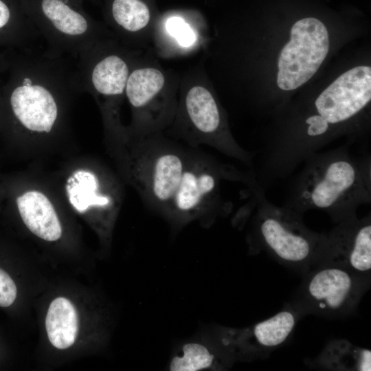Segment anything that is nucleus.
Here are the masks:
<instances>
[{"label": "nucleus", "mask_w": 371, "mask_h": 371, "mask_svg": "<svg viewBox=\"0 0 371 371\" xmlns=\"http://www.w3.org/2000/svg\"><path fill=\"white\" fill-rule=\"evenodd\" d=\"M129 142L115 148L126 177L146 206L175 230L194 221L209 227L228 215L232 203L223 198L224 182L258 183L254 173L223 164L198 147L142 137Z\"/></svg>", "instance_id": "1"}, {"label": "nucleus", "mask_w": 371, "mask_h": 371, "mask_svg": "<svg viewBox=\"0 0 371 371\" xmlns=\"http://www.w3.org/2000/svg\"><path fill=\"white\" fill-rule=\"evenodd\" d=\"M302 163L284 205L301 214L319 210L337 223L357 215L361 205L370 203V157H355L348 146H341L316 152Z\"/></svg>", "instance_id": "2"}, {"label": "nucleus", "mask_w": 371, "mask_h": 371, "mask_svg": "<svg viewBox=\"0 0 371 371\" xmlns=\"http://www.w3.org/2000/svg\"><path fill=\"white\" fill-rule=\"evenodd\" d=\"M256 204L247 236L249 251H264L279 263L302 274L318 260L325 233L310 229L302 214L269 201L260 185L252 188Z\"/></svg>", "instance_id": "3"}, {"label": "nucleus", "mask_w": 371, "mask_h": 371, "mask_svg": "<svg viewBox=\"0 0 371 371\" xmlns=\"http://www.w3.org/2000/svg\"><path fill=\"white\" fill-rule=\"evenodd\" d=\"M47 49L78 58L98 43L99 28L83 0H20Z\"/></svg>", "instance_id": "4"}, {"label": "nucleus", "mask_w": 371, "mask_h": 371, "mask_svg": "<svg viewBox=\"0 0 371 371\" xmlns=\"http://www.w3.org/2000/svg\"><path fill=\"white\" fill-rule=\"evenodd\" d=\"M292 302L303 315L328 319L352 315L370 287V276L333 265H318L304 273Z\"/></svg>", "instance_id": "5"}, {"label": "nucleus", "mask_w": 371, "mask_h": 371, "mask_svg": "<svg viewBox=\"0 0 371 371\" xmlns=\"http://www.w3.org/2000/svg\"><path fill=\"white\" fill-rule=\"evenodd\" d=\"M304 317L292 302L267 319L244 328L215 326L214 333L233 355L236 362H251L269 357L284 344Z\"/></svg>", "instance_id": "6"}, {"label": "nucleus", "mask_w": 371, "mask_h": 371, "mask_svg": "<svg viewBox=\"0 0 371 371\" xmlns=\"http://www.w3.org/2000/svg\"><path fill=\"white\" fill-rule=\"evenodd\" d=\"M328 49V33L322 21L312 17L297 21L278 58L279 88L291 91L306 82L316 73Z\"/></svg>", "instance_id": "7"}, {"label": "nucleus", "mask_w": 371, "mask_h": 371, "mask_svg": "<svg viewBox=\"0 0 371 371\" xmlns=\"http://www.w3.org/2000/svg\"><path fill=\"white\" fill-rule=\"evenodd\" d=\"M333 265L371 277V216L357 215L335 223L325 233L315 267Z\"/></svg>", "instance_id": "8"}, {"label": "nucleus", "mask_w": 371, "mask_h": 371, "mask_svg": "<svg viewBox=\"0 0 371 371\" xmlns=\"http://www.w3.org/2000/svg\"><path fill=\"white\" fill-rule=\"evenodd\" d=\"M371 99V68L359 66L339 76L315 99V113L333 126L358 115Z\"/></svg>", "instance_id": "9"}, {"label": "nucleus", "mask_w": 371, "mask_h": 371, "mask_svg": "<svg viewBox=\"0 0 371 371\" xmlns=\"http://www.w3.org/2000/svg\"><path fill=\"white\" fill-rule=\"evenodd\" d=\"M76 70L81 91L104 98L120 96L130 74L127 62L120 55H104L98 43L77 58Z\"/></svg>", "instance_id": "10"}, {"label": "nucleus", "mask_w": 371, "mask_h": 371, "mask_svg": "<svg viewBox=\"0 0 371 371\" xmlns=\"http://www.w3.org/2000/svg\"><path fill=\"white\" fill-rule=\"evenodd\" d=\"M66 190L70 204L77 212L98 215L102 238L109 241L120 203L115 188L104 183L95 172L80 169L69 177Z\"/></svg>", "instance_id": "11"}, {"label": "nucleus", "mask_w": 371, "mask_h": 371, "mask_svg": "<svg viewBox=\"0 0 371 371\" xmlns=\"http://www.w3.org/2000/svg\"><path fill=\"white\" fill-rule=\"evenodd\" d=\"M235 362L212 328L177 346L168 368L172 371L227 370Z\"/></svg>", "instance_id": "12"}, {"label": "nucleus", "mask_w": 371, "mask_h": 371, "mask_svg": "<svg viewBox=\"0 0 371 371\" xmlns=\"http://www.w3.org/2000/svg\"><path fill=\"white\" fill-rule=\"evenodd\" d=\"M82 314L76 302L67 295H58L49 302L44 327L50 346L60 352L74 348L81 336Z\"/></svg>", "instance_id": "13"}, {"label": "nucleus", "mask_w": 371, "mask_h": 371, "mask_svg": "<svg viewBox=\"0 0 371 371\" xmlns=\"http://www.w3.org/2000/svg\"><path fill=\"white\" fill-rule=\"evenodd\" d=\"M19 215L27 229L47 243L60 240L63 227L52 201L44 192L29 190L16 199Z\"/></svg>", "instance_id": "14"}, {"label": "nucleus", "mask_w": 371, "mask_h": 371, "mask_svg": "<svg viewBox=\"0 0 371 371\" xmlns=\"http://www.w3.org/2000/svg\"><path fill=\"white\" fill-rule=\"evenodd\" d=\"M307 364L313 368L335 371H370L371 351L346 339H333L319 355Z\"/></svg>", "instance_id": "15"}, {"label": "nucleus", "mask_w": 371, "mask_h": 371, "mask_svg": "<svg viewBox=\"0 0 371 371\" xmlns=\"http://www.w3.org/2000/svg\"><path fill=\"white\" fill-rule=\"evenodd\" d=\"M164 85L162 73L155 68L133 71L128 78L125 93L131 105L135 109L146 107Z\"/></svg>", "instance_id": "16"}, {"label": "nucleus", "mask_w": 371, "mask_h": 371, "mask_svg": "<svg viewBox=\"0 0 371 371\" xmlns=\"http://www.w3.org/2000/svg\"><path fill=\"white\" fill-rule=\"evenodd\" d=\"M110 14L113 23L127 32H136L148 24L150 11L141 0H112Z\"/></svg>", "instance_id": "17"}, {"label": "nucleus", "mask_w": 371, "mask_h": 371, "mask_svg": "<svg viewBox=\"0 0 371 371\" xmlns=\"http://www.w3.org/2000/svg\"><path fill=\"white\" fill-rule=\"evenodd\" d=\"M10 27L34 43L41 38L39 32L25 13L20 0H0V31Z\"/></svg>", "instance_id": "18"}, {"label": "nucleus", "mask_w": 371, "mask_h": 371, "mask_svg": "<svg viewBox=\"0 0 371 371\" xmlns=\"http://www.w3.org/2000/svg\"><path fill=\"white\" fill-rule=\"evenodd\" d=\"M166 28L182 47H190L196 40L193 30L179 17L170 18L166 22Z\"/></svg>", "instance_id": "19"}, {"label": "nucleus", "mask_w": 371, "mask_h": 371, "mask_svg": "<svg viewBox=\"0 0 371 371\" xmlns=\"http://www.w3.org/2000/svg\"><path fill=\"white\" fill-rule=\"evenodd\" d=\"M18 289L10 276L0 268V306L8 307L16 299Z\"/></svg>", "instance_id": "20"}, {"label": "nucleus", "mask_w": 371, "mask_h": 371, "mask_svg": "<svg viewBox=\"0 0 371 371\" xmlns=\"http://www.w3.org/2000/svg\"><path fill=\"white\" fill-rule=\"evenodd\" d=\"M83 1H87V0H83ZM89 1H94V0H89Z\"/></svg>", "instance_id": "21"}]
</instances>
